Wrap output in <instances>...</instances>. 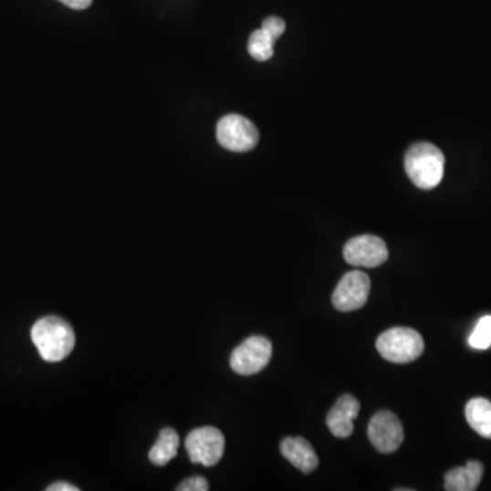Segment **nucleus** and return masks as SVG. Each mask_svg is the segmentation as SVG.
I'll list each match as a JSON object with an SVG mask.
<instances>
[{
	"label": "nucleus",
	"instance_id": "obj_19",
	"mask_svg": "<svg viewBox=\"0 0 491 491\" xmlns=\"http://www.w3.org/2000/svg\"><path fill=\"white\" fill-rule=\"evenodd\" d=\"M47 491H79V489L77 486H73V485L59 482V484H54L47 487Z\"/></svg>",
	"mask_w": 491,
	"mask_h": 491
},
{
	"label": "nucleus",
	"instance_id": "obj_18",
	"mask_svg": "<svg viewBox=\"0 0 491 491\" xmlns=\"http://www.w3.org/2000/svg\"><path fill=\"white\" fill-rule=\"evenodd\" d=\"M59 2L73 10H85L92 5L93 0H59Z\"/></svg>",
	"mask_w": 491,
	"mask_h": 491
},
{
	"label": "nucleus",
	"instance_id": "obj_11",
	"mask_svg": "<svg viewBox=\"0 0 491 491\" xmlns=\"http://www.w3.org/2000/svg\"><path fill=\"white\" fill-rule=\"evenodd\" d=\"M360 404L351 394H344L333 405L327 416L330 433L338 438H349L354 433V421L358 418Z\"/></svg>",
	"mask_w": 491,
	"mask_h": 491
},
{
	"label": "nucleus",
	"instance_id": "obj_14",
	"mask_svg": "<svg viewBox=\"0 0 491 491\" xmlns=\"http://www.w3.org/2000/svg\"><path fill=\"white\" fill-rule=\"evenodd\" d=\"M468 424L487 440H491V402L484 397L470 400L465 407Z\"/></svg>",
	"mask_w": 491,
	"mask_h": 491
},
{
	"label": "nucleus",
	"instance_id": "obj_6",
	"mask_svg": "<svg viewBox=\"0 0 491 491\" xmlns=\"http://www.w3.org/2000/svg\"><path fill=\"white\" fill-rule=\"evenodd\" d=\"M272 343L264 336H251L231 355V368L241 375H253L266 368L272 358Z\"/></svg>",
	"mask_w": 491,
	"mask_h": 491
},
{
	"label": "nucleus",
	"instance_id": "obj_15",
	"mask_svg": "<svg viewBox=\"0 0 491 491\" xmlns=\"http://www.w3.org/2000/svg\"><path fill=\"white\" fill-rule=\"evenodd\" d=\"M179 443H181V440H179L178 433L175 430H162L156 444L149 452V460L154 465H159V467L167 465L178 454Z\"/></svg>",
	"mask_w": 491,
	"mask_h": 491
},
{
	"label": "nucleus",
	"instance_id": "obj_1",
	"mask_svg": "<svg viewBox=\"0 0 491 491\" xmlns=\"http://www.w3.org/2000/svg\"><path fill=\"white\" fill-rule=\"evenodd\" d=\"M30 338L40 357L49 363L66 360L76 346V333L71 325L55 316L38 319L33 325Z\"/></svg>",
	"mask_w": 491,
	"mask_h": 491
},
{
	"label": "nucleus",
	"instance_id": "obj_16",
	"mask_svg": "<svg viewBox=\"0 0 491 491\" xmlns=\"http://www.w3.org/2000/svg\"><path fill=\"white\" fill-rule=\"evenodd\" d=\"M470 346L476 350H486L491 346V316L484 317L474 329L468 340Z\"/></svg>",
	"mask_w": 491,
	"mask_h": 491
},
{
	"label": "nucleus",
	"instance_id": "obj_4",
	"mask_svg": "<svg viewBox=\"0 0 491 491\" xmlns=\"http://www.w3.org/2000/svg\"><path fill=\"white\" fill-rule=\"evenodd\" d=\"M225 438L216 427H201L193 430L186 438V451L190 462L214 467L225 454Z\"/></svg>",
	"mask_w": 491,
	"mask_h": 491
},
{
	"label": "nucleus",
	"instance_id": "obj_3",
	"mask_svg": "<svg viewBox=\"0 0 491 491\" xmlns=\"http://www.w3.org/2000/svg\"><path fill=\"white\" fill-rule=\"evenodd\" d=\"M375 346L383 360L397 365L413 362L424 351L423 339L411 328L386 330L378 338Z\"/></svg>",
	"mask_w": 491,
	"mask_h": 491
},
{
	"label": "nucleus",
	"instance_id": "obj_12",
	"mask_svg": "<svg viewBox=\"0 0 491 491\" xmlns=\"http://www.w3.org/2000/svg\"><path fill=\"white\" fill-rule=\"evenodd\" d=\"M281 454L303 474H311L319 467V456L311 444L302 437H288L281 441Z\"/></svg>",
	"mask_w": 491,
	"mask_h": 491
},
{
	"label": "nucleus",
	"instance_id": "obj_7",
	"mask_svg": "<svg viewBox=\"0 0 491 491\" xmlns=\"http://www.w3.org/2000/svg\"><path fill=\"white\" fill-rule=\"evenodd\" d=\"M369 440L381 454H393L404 441L402 422L391 411L382 410L369 423Z\"/></svg>",
	"mask_w": 491,
	"mask_h": 491
},
{
	"label": "nucleus",
	"instance_id": "obj_9",
	"mask_svg": "<svg viewBox=\"0 0 491 491\" xmlns=\"http://www.w3.org/2000/svg\"><path fill=\"white\" fill-rule=\"evenodd\" d=\"M344 258L352 266L377 267L385 264L389 256L388 247L382 239L374 235H360L347 242Z\"/></svg>",
	"mask_w": 491,
	"mask_h": 491
},
{
	"label": "nucleus",
	"instance_id": "obj_10",
	"mask_svg": "<svg viewBox=\"0 0 491 491\" xmlns=\"http://www.w3.org/2000/svg\"><path fill=\"white\" fill-rule=\"evenodd\" d=\"M286 32V22L278 16H267L261 29L251 33L248 38V54L258 62H266L275 54V43Z\"/></svg>",
	"mask_w": 491,
	"mask_h": 491
},
{
	"label": "nucleus",
	"instance_id": "obj_17",
	"mask_svg": "<svg viewBox=\"0 0 491 491\" xmlns=\"http://www.w3.org/2000/svg\"><path fill=\"white\" fill-rule=\"evenodd\" d=\"M178 491H208V481L203 476H193L179 485Z\"/></svg>",
	"mask_w": 491,
	"mask_h": 491
},
{
	"label": "nucleus",
	"instance_id": "obj_2",
	"mask_svg": "<svg viewBox=\"0 0 491 491\" xmlns=\"http://www.w3.org/2000/svg\"><path fill=\"white\" fill-rule=\"evenodd\" d=\"M405 171L413 183L422 190L435 189L445 172V156L430 142L411 146L405 154Z\"/></svg>",
	"mask_w": 491,
	"mask_h": 491
},
{
	"label": "nucleus",
	"instance_id": "obj_5",
	"mask_svg": "<svg viewBox=\"0 0 491 491\" xmlns=\"http://www.w3.org/2000/svg\"><path fill=\"white\" fill-rule=\"evenodd\" d=\"M217 141L227 151L245 153L256 148L259 141L256 127L242 115L230 114L217 123Z\"/></svg>",
	"mask_w": 491,
	"mask_h": 491
},
{
	"label": "nucleus",
	"instance_id": "obj_13",
	"mask_svg": "<svg viewBox=\"0 0 491 491\" xmlns=\"http://www.w3.org/2000/svg\"><path fill=\"white\" fill-rule=\"evenodd\" d=\"M484 465L468 462L465 467L454 468L445 475V490L474 491L478 489L484 478Z\"/></svg>",
	"mask_w": 491,
	"mask_h": 491
},
{
	"label": "nucleus",
	"instance_id": "obj_8",
	"mask_svg": "<svg viewBox=\"0 0 491 491\" xmlns=\"http://www.w3.org/2000/svg\"><path fill=\"white\" fill-rule=\"evenodd\" d=\"M370 288L371 283L369 276L360 270H352L336 287L332 297L333 306L343 313L358 310L368 302Z\"/></svg>",
	"mask_w": 491,
	"mask_h": 491
}]
</instances>
